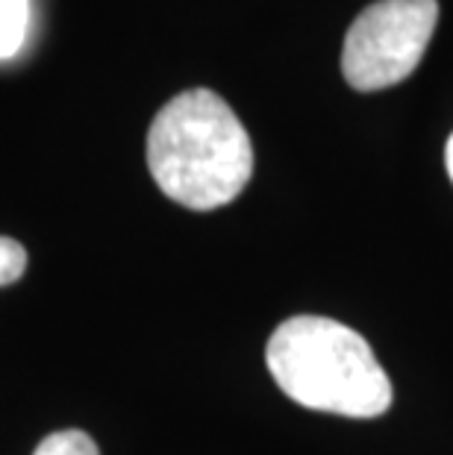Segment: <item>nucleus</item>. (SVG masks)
Wrapping results in <instances>:
<instances>
[{
  "label": "nucleus",
  "instance_id": "f257e3e1",
  "mask_svg": "<svg viewBox=\"0 0 453 455\" xmlns=\"http://www.w3.org/2000/svg\"><path fill=\"white\" fill-rule=\"evenodd\" d=\"M148 168L162 195L195 212L227 206L254 173L250 135L209 89L171 98L148 132Z\"/></svg>",
  "mask_w": 453,
  "mask_h": 455
},
{
  "label": "nucleus",
  "instance_id": "f03ea898",
  "mask_svg": "<svg viewBox=\"0 0 453 455\" xmlns=\"http://www.w3.org/2000/svg\"><path fill=\"white\" fill-rule=\"evenodd\" d=\"M268 371L288 400L342 418H380L392 382L368 341L330 317L297 315L274 329Z\"/></svg>",
  "mask_w": 453,
  "mask_h": 455
},
{
  "label": "nucleus",
  "instance_id": "7ed1b4c3",
  "mask_svg": "<svg viewBox=\"0 0 453 455\" xmlns=\"http://www.w3.org/2000/svg\"><path fill=\"white\" fill-rule=\"evenodd\" d=\"M439 21L436 0H377L351 24L342 74L356 92L403 83L421 65Z\"/></svg>",
  "mask_w": 453,
  "mask_h": 455
},
{
  "label": "nucleus",
  "instance_id": "20e7f679",
  "mask_svg": "<svg viewBox=\"0 0 453 455\" xmlns=\"http://www.w3.org/2000/svg\"><path fill=\"white\" fill-rule=\"evenodd\" d=\"M30 0H0V62L21 53L30 33Z\"/></svg>",
  "mask_w": 453,
  "mask_h": 455
},
{
  "label": "nucleus",
  "instance_id": "39448f33",
  "mask_svg": "<svg viewBox=\"0 0 453 455\" xmlns=\"http://www.w3.org/2000/svg\"><path fill=\"white\" fill-rule=\"evenodd\" d=\"M33 455H101L98 443L80 429H62L53 432L38 443Z\"/></svg>",
  "mask_w": 453,
  "mask_h": 455
},
{
  "label": "nucleus",
  "instance_id": "423d86ee",
  "mask_svg": "<svg viewBox=\"0 0 453 455\" xmlns=\"http://www.w3.org/2000/svg\"><path fill=\"white\" fill-rule=\"evenodd\" d=\"M27 270V250L15 238L0 235V285H12Z\"/></svg>",
  "mask_w": 453,
  "mask_h": 455
},
{
  "label": "nucleus",
  "instance_id": "0eeeda50",
  "mask_svg": "<svg viewBox=\"0 0 453 455\" xmlns=\"http://www.w3.org/2000/svg\"><path fill=\"white\" fill-rule=\"evenodd\" d=\"M445 162H448V173H450V180H453V135L448 139V150H445Z\"/></svg>",
  "mask_w": 453,
  "mask_h": 455
}]
</instances>
